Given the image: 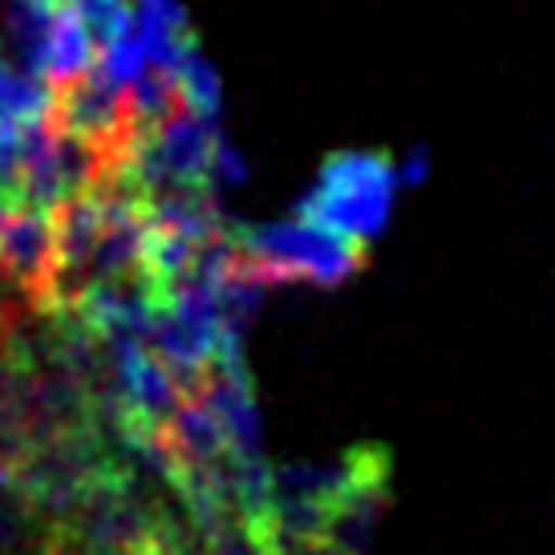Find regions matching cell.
Here are the masks:
<instances>
[{"label":"cell","instance_id":"obj_1","mask_svg":"<svg viewBox=\"0 0 555 555\" xmlns=\"http://www.w3.org/2000/svg\"><path fill=\"white\" fill-rule=\"evenodd\" d=\"M401 179L393 158L382 151H337L317 170V179L296 199V216L345 235L353 244H370L386 232L398 207Z\"/></svg>","mask_w":555,"mask_h":555},{"label":"cell","instance_id":"obj_2","mask_svg":"<svg viewBox=\"0 0 555 555\" xmlns=\"http://www.w3.org/2000/svg\"><path fill=\"white\" fill-rule=\"evenodd\" d=\"M235 251L268 288H288V284L340 288L365 268V244L317 228L296 211L272 223L244 228L235 235Z\"/></svg>","mask_w":555,"mask_h":555},{"label":"cell","instance_id":"obj_3","mask_svg":"<svg viewBox=\"0 0 555 555\" xmlns=\"http://www.w3.org/2000/svg\"><path fill=\"white\" fill-rule=\"evenodd\" d=\"M109 163H114L109 151H102L98 142L81 139V134H69L49 118V122L33 126L21 170H16L13 199L25 207L57 211L62 203L90 191L98 179H106Z\"/></svg>","mask_w":555,"mask_h":555},{"label":"cell","instance_id":"obj_4","mask_svg":"<svg viewBox=\"0 0 555 555\" xmlns=\"http://www.w3.org/2000/svg\"><path fill=\"white\" fill-rule=\"evenodd\" d=\"M93 57H98V33L90 16L74 0H57L41 33V46H37V78L57 93L86 78L93 69Z\"/></svg>","mask_w":555,"mask_h":555},{"label":"cell","instance_id":"obj_5","mask_svg":"<svg viewBox=\"0 0 555 555\" xmlns=\"http://www.w3.org/2000/svg\"><path fill=\"white\" fill-rule=\"evenodd\" d=\"M0 272L13 276L21 288L46 300V284L53 272V211L16 203L0 223Z\"/></svg>","mask_w":555,"mask_h":555},{"label":"cell","instance_id":"obj_6","mask_svg":"<svg viewBox=\"0 0 555 555\" xmlns=\"http://www.w3.org/2000/svg\"><path fill=\"white\" fill-rule=\"evenodd\" d=\"M389 487H393V466L357 478L345 494H337L324 511V540L340 555H370L377 524L389 507Z\"/></svg>","mask_w":555,"mask_h":555},{"label":"cell","instance_id":"obj_7","mask_svg":"<svg viewBox=\"0 0 555 555\" xmlns=\"http://www.w3.org/2000/svg\"><path fill=\"white\" fill-rule=\"evenodd\" d=\"M130 25L146 46L151 69H163V74H170L186 49L195 46L183 0H130Z\"/></svg>","mask_w":555,"mask_h":555},{"label":"cell","instance_id":"obj_8","mask_svg":"<svg viewBox=\"0 0 555 555\" xmlns=\"http://www.w3.org/2000/svg\"><path fill=\"white\" fill-rule=\"evenodd\" d=\"M170 81H175L179 109L211 118V122H223V78H219L216 62L199 49V41L179 57V65L170 69Z\"/></svg>","mask_w":555,"mask_h":555},{"label":"cell","instance_id":"obj_9","mask_svg":"<svg viewBox=\"0 0 555 555\" xmlns=\"http://www.w3.org/2000/svg\"><path fill=\"white\" fill-rule=\"evenodd\" d=\"M53 114V90L41 78L25 74L21 65L0 49V118L37 126Z\"/></svg>","mask_w":555,"mask_h":555},{"label":"cell","instance_id":"obj_10","mask_svg":"<svg viewBox=\"0 0 555 555\" xmlns=\"http://www.w3.org/2000/svg\"><path fill=\"white\" fill-rule=\"evenodd\" d=\"M247 175H251V163H247V155L228 139V130H223L216 151H211V170H207L211 195H219V191H240L247 183Z\"/></svg>","mask_w":555,"mask_h":555},{"label":"cell","instance_id":"obj_11","mask_svg":"<svg viewBox=\"0 0 555 555\" xmlns=\"http://www.w3.org/2000/svg\"><path fill=\"white\" fill-rule=\"evenodd\" d=\"M49 122V118H46ZM41 126V122H37ZM33 126L13 122V118H0V191L13 195L16 170H21V158H25V146H29Z\"/></svg>","mask_w":555,"mask_h":555},{"label":"cell","instance_id":"obj_12","mask_svg":"<svg viewBox=\"0 0 555 555\" xmlns=\"http://www.w3.org/2000/svg\"><path fill=\"white\" fill-rule=\"evenodd\" d=\"M74 4L90 16V25L98 37L109 29H118L126 16H130V0H74Z\"/></svg>","mask_w":555,"mask_h":555},{"label":"cell","instance_id":"obj_13","mask_svg":"<svg viewBox=\"0 0 555 555\" xmlns=\"http://www.w3.org/2000/svg\"><path fill=\"white\" fill-rule=\"evenodd\" d=\"M393 167H398L401 191H405V186H422L430 179V146H426V142H414L405 155L393 158Z\"/></svg>","mask_w":555,"mask_h":555},{"label":"cell","instance_id":"obj_14","mask_svg":"<svg viewBox=\"0 0 555 555\" xmlns=\"http://www.w3.org/2000/svg\"><path fill=\"white\" fill-rule=\"evenodd\" d=\"M46 555H109V552H86V547H69V543L46 540Z\"/></svg>","mask_w":555,"mask_h":555}]
</instances>
